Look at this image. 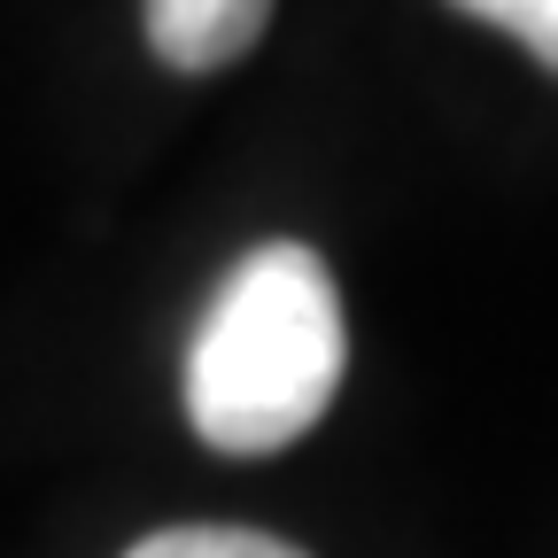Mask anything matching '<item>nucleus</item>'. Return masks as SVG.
Wrapping results in <instances>:
<instances>
[{
	"mask_svg": "<svg viewBox=\"0 0 558 558\" xmlns=\"http://www.w3.org/2000/svg\"><path fill=\"white\" fill-rule=\"evenodd\" d=\"M465 16H481V24L512 32L535 62H550V70H558V0H473Z\"/></svg>",
	"mask_w": 558,
	"mask_h": 558,
	"instance_id": "nucleus-4",
	"label": "nucleus"
},
{
	"mask_svg": "<svg viewBox=\"0 0 558 558\" xmlns=\"http://www.w3.org/2000/svg\"><path fill=\"white\" fill-rule=\"evenodd\" d=\"M271 9L264 0H156L148 9V47L171 70H226L264 39Z\"/></svg>",
	"mask_w": 558,
	"mask_h": 558,
	"instance_id": "nucleus-2",
	"label": "nucleus"
},
{
	"mask_svg": "<svg viewBox=\"0 0 558 558\" xmlns=\"http://www.w3.org/2000/svg\"><path fill=\"white\" fill-rule=\"evenodd\" d=\"M349 365L333 271L303 241L248 248L186 349V418L226 458H271L311 435Z\"/></svg>",
	"mask_w": 558,
	"mask_h": 558,
	"instance_id": "nucleus-1",
	"label": "nucleus"
},
{
	"mask_svg": "<svg viewBox=\"0 0 558 558\" xmlns=\"http://www.w3.org/2000/svg\"><path fill=\"white\" fill-rule=\"evenodd\" d=\"M124 558H303V550L264 527H163L148 543H132Z\"/></svg>",
	"mask_w": 558,
	"mask_h": 558,
	"instance_id": "nucleus-3",
	"label": "nucleus"
}]
</instances>
